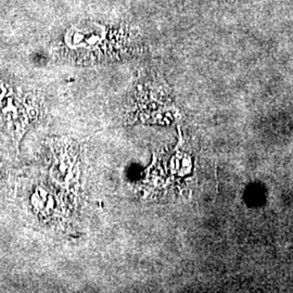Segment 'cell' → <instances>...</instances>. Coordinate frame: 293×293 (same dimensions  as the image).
I'll use <instances>...</instances> for the list:
<instances>
[{
    "mask_svg": "<svg viewBox=\"0 0 293 293\" xmlns=\"http://www.w3.org/2000/svg\"><path fill=\"white\" fill-rule=\"evenodd\" d=\"M54 201L46 190L37 188L32 195V205L36 212L42 217H49L52 215L54 208Z\"/></svg>",
    "mask_w": 293,
    "mask_h": 293,
    "instance_id": "obj_1",
    "label": "cell"
}]
</instances>
